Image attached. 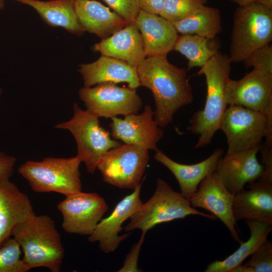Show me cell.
Returning a JSON list of instances; mask_svg holds the SVG:
<instances>
[{"mask_svg": "<svg viewBox=\"0 0 272 272\" xmlns=\"http://www.w3.org/2000/svg\"><path fill=\"white\" fill-rule=\"evenodd\" d=\"M166 56H148L137 67L140 86L153 94L154 120L161 128L171 123L177 110L193 100L186 70L170 63Z\"/></svg>", "mask_w": 272, "mask_h": 272, "instance_id": "1", "label": "cell"}, {"mask_svg": "<svg viewBox=\"0 0 272 272\" xmlns=\"http://www.w3.org/2000/svg\"><path fill=\"white\" fill-rule=\"evenodd\" d=\"M232 62L229 55L218 51L197 73L206 78L207 96L203 108L193 113L188 127L190 132L199 135L194 148L209 145L219 129L228 106L226 87Z\"/></svg>", "mask_w": 272, "mask_h": 272, "instance_id": "2", "label": "cell"}, {"mask_svg": "<svg viewBox=\"0 0 272 272\" xmlns=\"http://www.w3.org/2000/svg\"><path fill=\"white\" fill-rule=\"evenodd\" d=\"M12 236L23 252L22 260L30 270L45 267L59 272L64 255L60 235L49 216L35 214L18 224Z\"/></svg>", "mask_w": 272, "mask_h": 272, "instance_id": "3", "label": "cell"}, {"mask_svg": "<svg viewBox=\"0 0 272 272\" xmlns=\"http://www.w3.org/2000/svg\"><path fill=\"white\" fill-rule=\"evenodd\" d=\"M81 163L77 155L67 158L49 157L26 161L18 172L36 192H54L66 196L82 191Z\"/></svg>", "mask_w": 272, "mask_h": 272, "instance_id": "4", "label": "cell"}, {"mask_svg": "<svg viewBox=\"0 0 272 272\" xmlns=\"http://www.w3.org/2000/svg\"><path fill=\"white\" fill-rule=\"evenodd\" d=\"M190 215L216 219L213 215L205 214L192 207L189 200L181 193L176 192L167 182L158 178L153 195L143 203L123 229L128 232L140 229L146 234L157 225L183 219Z\"/></svg>", "mask_w": 272, "mask_h": 272, "instance_id": "5", "label": "cell"}, {"mask_svg": "<svg viewBox=\"0 0 272 272\" xmlns=\"http://www.w3.org/2000/svg\"><path fill=\"white\" fill-rule=\"evenodd\" d=\"M73 110L70 119L56 124L54 127L67 130L73 134L77 145V156L85 164L88 172L93 174L103 155L122 144L111 138L109 131L101 126L97 115L83 110L77 103L74 104Z\"/></svg>", "mask_w": 272, "mask_h": 272, "instance_id": "6", "label": "cell"}, {"mask_svg": "<svg viewBox=\"0 0 272 272\" xmlns=\"http://www.w3.org/2000/svg\"><path fill=\"white\" fill-rule=\"evenodd\" d=\"M271 39L272 9L255 3L236 9L229 55L232 62L243 61Z\"/></svg>", "mask_w": 272, "mask_h": 272, "instance_id": "7", "label": "cell"}, {"mask_svg": "<svg viewBox=\"0 0 272 272\" xmlns=\"http://www.w3.org/2000/svg\"><path fill=\"white\" fill-rule=\"evenodd\" d=\"M219 129L225 134L227 152L245 151L265 144L272 147V113L265 114L243 106L229 105Z\"/></svg>", "mask_w": 272, "mask_h": 272, "instance_id": "8", "label": "cell"}, {"mask_svg": "<svg viewBox=\"0 0 272 272\" xmlns=\"http://www.w3.org/2000/svg\"><path fill=\"white\" fill-rule=\"evenodd\" d=\"M149 160L148 150L133 144H121L103 155L97 169L104 182L133 190L142 184Z\"/></svg>", "mask_w": 272, "mask_h": 272, "instance_id": "9", "label": "cell"}, {"mask_svg": "<svg viewBox=\"0 0 272 272\" xmlns=\"http://www.w3.org/2000/svg\"><path fill=\"white\" fill-rule=\"evenodd\" d=\"M79 96L87 110L98 117L111 118L119 115L137 114L143 105L136 89L109 83L81 88Z\"/></svg>", "mask_w": 272, "mask_h": 272, "instance_id": "10", "label": "cell"}, {"mask_svg": "<svg viewBox=\"0 0 272 272\" xmlns=\"http://www.w3.org/2000/svg\"><path fill=\"white\" fill-rule=\"evenodd\" d=\"M66 232L91 235L108 209L105 200L95 192L82 191L65 196L57 205Z\"/></svg>", "mask_w": 272, "mask_h": 272, "instance_id": "11", "label": "cell"}, {"mask_svg": "<svg viewBox=\"0 0 272 272\" xmlns=\"http://www.w3.org/2000/svg\"><path fill=\"white\" fill-rule=\"evenodd\" d=\"M228 105L243 106L265 114L272 112V72L262 67L227 84Z\"/></svg>", "mask_w": 272, "mask_h": 272, "instance_id": "12", "label": "cell"}, {"mask_svg": "<svg viewBox=\"0 0 272 272\" xmlns=\"http://www.w3.org/2000/svg\"><path fill=\"white\" fill-rule=\"evenodd\" d=\"M234 197V195L226 188L218 173L214 171L201 181L189 200L192 207L205 209L220 219L227 227L233 239L240 243L241 240L232 212Z\"/></svg>", "mask_w": 272, "mask_h": 272, "instance_id": "13", "label": "cell"}, {"mask_svg": "<svg viewBox=\"0 0 272 272\" xmlns=\"http://www.w3.org/2000/svg\"><path fill=\"white\" fill-rule=\"evenodd\" d=\"M154 111L146 105L141 114L131 113L123 119L111 118L109 126L113 139L133 144L147 150L157 151V144L163 137V130L154 120Z\"/></svg>", "mask_w": 272, "mask_h": 272, "instance_id": "14", "label": "cell"}, {"mask_svg": "<svg viewBox=\"0 0 272 272\" xmlns=\"http://www.w3.org/2000/svg\"><path fill=\"white\" fill-rule=\"evenodd\" d=\"M141 187L142 184L119 201L111 214L101 220L93 233L88 237L89 242L99 243V248L104 253L114 251L129 235L130 233L121 235L119 234L123 229V223L138 211L143 203L140 197Z\"/></svg>", "mask_w": 272, "mask_h": 272, "instance_id": "15", "label": "cell"}, {"mask_svg": "<svg viewBox=\"0 0 272 272\" xmlns=\"http://www.w3.org/2000/svg\"><path fill=\"white\" fill-rule=\"evenodd\" d=\"M261 147L227 152L219 159L215 171L226 188L233 195L244 189L246 184L256 181L261 175L264 167L256 157Z\"/></svg>", "mask_w": 272, "mask_h": 272, "instance_id": "16", "label": "cell"}, {"mask_svg": "<svg viewBox=\"0 0 272 272\" xmlns=\"http://www.w3.org/2000/svg\"><path fill=\"white\" fill-rule=\"evenodd\" d=\"M234 197L232 212L236 221L251 220L272 224V183L259 180L249 183Z\"/></svg>", "mask_w": 272, "mask_h": 272, "instance_id": "17", "label": "cell"}, {"mask_svg": "<svg viewBox=\"0 0 272 272\" xmlns=\"http://www.w3.org/2000/svg\"><path fill=\"white\" fill-rule=\"evenodd\" d=\"M84 87H91L102 83H126L130 88L140 86L137 68L127 62L102 55L96 61L79 65Z\"/></svg>", "mask_w": 272, "mask_h": 272, "instance_id": "18", "label": "cell"}, {"mask_svg": "<svg viewBox=\"0 0 272 272\" xmlns=\"http://www.w3.org/2000/svg\"><path fill=\"white\" fill-rule=\"evenodd\" d=\"M10 179H0V246L18 224L35 214L27 195Z\"/></svg>", "mask_w": 272, "mask_h": 272, "instance_id": "19", "label": "cell"}, {"mask_svg": "<svg viewBox=\"0 0 272 272\" xmlns=\"http://www.w3.org/2000/svg\"><path fill=\"white\" fill-rule=\"evenodd\" d=\"M93 50L137 68L146 58L143 37L134 23L94 44Z\"/></svg>", "mask_w": 272, "mask_h": 272, "instance_id": "20", "label": "cell"}, {"mask_svg": "<svg viewBox=\"0 0 272 272\" xmlns=\"http://www.w3.org/2000/svg\"><path fill=\"white\" fill-rule=\"evenodd\" d=\"M156 151L155 160L172 172L179 183L181 194L188 200L196 191L201 181L215 171L217 163L224 153L222 149L218 148L204 160L188 165L173 160L161 150Z\"/></svg>", "mask_w": 272, "mask_h": 272, "instance_id": "21", "label": "cell"}, {"mask_svg": "<svg viewBox=\"0 0 272 272\" xmlns=\"http://www.w3.org/2000/svg\"><path fill=\"white\" fill-rule=\"evenodd\" d=\"M134 23L142 35L146 56L167 55L173 50L178 35L172 23L140 10Z\"/></svg>", "mask_w": 272, "mask_h": 272, "instance_id": "22", "label": "cell"}, {"mask_svg": "<svg viewBox=\"0 0 272 272\" xmlns=\"http://www.w3.org/2000/svg\"><path fill=\"white\" fill-rule=\"evenodd\" d=\"M80 23L85 31L102 39L106 38L128 24L115 12L95 0H73Z\"/></svg>", "mask_w": 272, "mask_h": 272, "instance_id": "23", "label": "cell"}, {"mask_svg": "<svg viewBox=\"0 0 272 272\" xmlns=\"http://www.w3.org/2000/svg\"><path fill=\"white\" fill-rule=\"evenodd\" d=\"M16 1L33 8L51 27H61L78 36L85 32L79 21L73 0Z\"/></svg>", "mask_w": 272, "mask_h": 272, "instance_id": "24", "label": "cell"}, {"mask_svg": "<svg viewBox=\"0 0 272 272\" xmlns=\"http://www.w3.org/2000/svg\"><path fill=\"white\" fill-rule=\"evenodd\" d=\"M245 223L250 230V236L248 240L241 241L239 247L224 259L210 263L204 271L232 272L267 240L272 230L271 224L251 220H245Z\"/></svg>", "mask_w": 272, "mask_h": 272, "instance_id": "25", "label": "cell"}, {"mask_svg": "<svg viewBox=\"0 0 272 272\" xmlns=\"http://www.w3.org/2000/svg\"><path fill=\"white\" fill-rule=\"evenodd\" d=\"M172 24L177 33L197 35L209 39L214 38L222 29L219 10L205 5L188 17Z\"/></svg>", "mask_w": 272, "mask_h": 272, "instance_id": "26", "label": "cell"}, {"mask_svg": "<svg viewBox=\"0 0 272 272\" xmlns=\"http://www.w3.org/2000/svg\"><path fill=\"white\" fill-rule=\"evenodd\" d=\"M207 38L195 34L178 35L173 50L183 55L188 60V69L201 67L217 51L210 46Z\"/></svg>", "mask_w": 272, "mask_h": 272, "instance_id": "27", "label": "cell"}, {"mask_svg": "<svg viewBox=\"0 0 272 272\" xmlns=\"http://www.w3.org/2000/svg\"><path fill=\"white\" fill-rule=\"evenodd\" d=\"M206 3V0H164L160 16L173 23L191 15Z\"/></svg>", "mask_w": 272, "mask_h": 272, "instance_id": "28", "label": "cell"}, {"mask_svg": "<svg viewBox=\"0 0 272 272\" xmlns=\"http://www.w3.org/2000/svg\"><path fill=\"white\" fill-rule=\"evenodd\" d=\"M21 247L16 240L9 238L0 246V272H27L30 269L21 258Z\"/></svg>", "mask_w": 272, "mask_h": 272, "instance_id": "29", "label": "cell"}, {"mask_svg": "<svg viewBox=\"0 0 272 272\" xmlns=\"http://www.w3.org/2000/svg\"><path fill=\"white\" fill-rule=\"evenodd\" d=\"M243 265H240L232 272H271L272 242L267 239L251 255Z\"/></svg>", "mask_w": 272, "mask_h": 272, "instance_id": "30", "label": "cell"}, {"mask_svg": "<svg viewBox=\"0 0 272 272\" xmlns=\"http://www.w3.org/2000/svg\"><path fill=\"white\" fill-rule=\"evenodd\" d=\"M127 24L134 23L140 11L136 0H103Z\"/></svg>", "mask_w": 272, "mask_h": 272, "instance_id": "31", "label": "cell"}, {"mask_svg": "<svg viewBox=\"0 0 272 272\" xmlns=\"http://www.w3.org/2000/svg\"><path fill=\"white\" fill-rule=\"evenodd\" d=\"M243 62L247 67H262L272 72L271 45L269 44L256 49Z\"/></svg>", "mask_w": 272, "mask_h": 272, "instance_id": "32", "label": "cell"}, {"mask_svg": "<svg viewBox=\"0 0 272 272\" xmlns=\"http://www.w3.org/2000/svg\"><path fill=\"white\" fill-rule=\"evenodd\" d=\"M146 233H142L139 241L132 246L127 255L123 265L118 271H139L137 266L138 260L142 245Z\"/></svg>", "mask_w": 272, "mask_h": 272, "instance_id": "33", "label": "cell"}, {"mask_svg": "<svg viewBox=\"0 0 272 272\" xmlns=\"http://www.w3.org/2000/svg\"><path fill=\"white\" fill-rule=\"evenodd\" d=\"M260 151L264 169L258 180L272 183V147L261 145Z\"/></svg>", "mask_w": 272, "mask_h": 272, "instance_id": "34", "label": "cell"}, {"mask_svg": "<svg viewBox=\"0 0 272 272\" xmlns=\"http://www.w3.org/2000/svg\"><path fill=\"white\" fill-rule=\"evenodd\" d=\"M16 161L15 157L0 150V179L10 178Z\"/></svg>", "mask_w": 272, "mask_h": 272, "instance_id": "35", "label": "cell"}, {"mask_svg": "<svg viewBox=\"0 0 272 272\" xmlns=\"http://www.w3.org/2000/svg\"><path fill=\"white\" fill-rule=\"evenodd\" d=\"M136 2L140 10L160 15L163 9L164 0H136Z\"/></svg>", "mask_w": 272, "mask_h": 272, "instance_id": "36", "label": "cell"}, {"mask_svg": "<svg viewBox=\"0 0 272 272\" xmlns=\"http://www.w3.org/2000/svg\"><path fill=\"white\" fill-rule=\"evenodd\" d=\"M254 3L272 9V0H255Z\"/></svg>", "mask_w": 272, "mask_h": 272, "instance_id": "37", "label": "cell"}, {"mask_svg": "<svg viewBox=\"0 0 272 272\" xmlns=\"http://www.w3.org/2000/svg\"><path fill=\"white\" fill-rule=\"evenodd\" d=\"M234 3L237 4L240 7L244 6L253 3L255 0H229Z\"/></svg>", "mask_w": 272, "mask_h": 272, "instance_id": "38", "label": "cell"}, {"mask_svg": "<svg viewBox=\"0 0 272 272\" xmlns=\"http://www.w3.org/2000/svg\"><path fill=\"white\" fill-rule=\"evenodd\" d=\"M5 6V0H0V10H3Z\"/></svg>", "mask_w": 272, "mask_h": 272, "instance_id": "39", "label": "cell"}, {"mask_svg": "<svg viewBox=\"0 0 272 272\" xmlns=\"http://www.w3.org/2000/svg\"><path fill=\"white\" fill-rule=\"evenodd\" d=\"M2 93H3V90H2V88L0 87V97L1 96V95L2 94Z\"/></svg>", "mask_w": 272, "mask_h": 272, "instance_id": "40", "label": "cell"}]
</instances>
